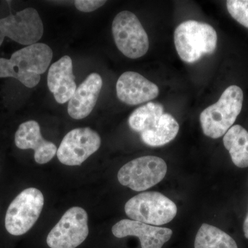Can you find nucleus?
Instances as JSON below:
<instances>
[{"label": "nucleus", "instance_id": "1", "mask_svg": "<svg viewBox=\"0 0 248 248\" xmlns=\"http://www.w3.org/2000/svg\"><path fill=\"white\" fill-rule=\"evenodd\" d=\"M53 53L49 46L36 43L17 50L11 58H0V78H14L27 88L35 87L48 69Z\"/></svg>", "mask_w": 248, "mask_h": 248}, {"label": "nucleus", "instance_id": "2", "mask_svg": "<svg viewBox=\"0 0 248 248\" xmlns=\"http://www.w3.org/2000/svg\"><path fill=\"white\" fill-rule=\"evenodd\" d=\"M130 128L139 133L143 143L152 147L162 146L177 137L179 125L170 114L165 113L159 103L148 102L129 117Z\"/></svg>", "mask_w": 248, "mask_h": 248}, {"label": "nucleus", "instance_id": "3", "mask_svg": "<svg viewBox=\"0 0 248 248\" xmlns=\"http://www.w3.org/2000/svg\"><path fill=\"white\" fill-rule=\"evenodd\" d=\"M174 40L179 58L186 63H195L203 55H211L217 48L216 31L210 24L198 21L179 24L174 31Z\"/></svg>", "mask_w": 248, "mask_h": 248}, {"label": "nucleus", "instance_id": "4", "mask_svg": "<svg viewBox=\"0 0 248 248\" xmlns=\"http://www.w3.org/2000/svg\"><path fill=\"white\" fill-rule=\"evenodd\" d=\"M244 93L239 86H229L221 94L218 102L205 108L200 115L204 135L218 139L226 135L232 127L241 112Z\"/></svg>", "mask_w": 248, "mask_h": 248}, {"label": "nucleus", "instance_id": "5", "mask_svg": "<svg viewBox=\"0 0 248 248\" xmlns=\"http://www.w3.org/2000/svg\"><path fill=\"white\" fill-rule=\"evenodd\" d=\"M125 212L134 221L151 226H161L172 221L177 213V205L157 192H145L126 202Z\"/></svg>", "mask_w": 248, "mask_h": 248}, {"label": "nucleus", "instance_id": "6", "mask_svg": "<svg viewBox=\"0 0 248 248\" xmlns=\"http://www.w3.org/2000/svg\"><path fill=\"white\" fill-rule=\"evenodd\" d=\"M45 204L40 190L30 187L23 190L10 204L5 227L10 234L20 236L30 231L38 219Z\"/></svg>", "mask_w": 248, "mask_h": 248}, {"label": "nucleus", "instance_id": "7", "mask_svg": "<svg viewBox=\"0 0 248 248\" xmlns=\"http://www.w3.org/2000/svg\"><path fill=\"white\" fill-rule=\"evenodd\" d=\"M112 32L116 46L127 58H140L148 52V36L133 13L124 11L117 14L112 22Z\"/></svg>", "mask_w": 248, "mask_h": 248}, {"label": "nucleus", "instance_id": "8", "mask_svg": "<svg viewBox=\"0 0 248 248\" xmlns=\"http://www.w3.org/2000/svg\"><path fill=\"white\" fill-rule=\"evenodd\" d=\"M167 172L164 159L155 156H145L132 160L122 166L117 178L122 186L134 191H145L159 184Z\"/></svg>", "mask_w": 248, "mask_h": 248}, {"label": "nucleus", "instance_id": "9", "mask_svg": "<svg viewBox=\"0 0 248 248\" xmlns=\"http://www.w3.org/2000/svg\"><path fill=\"white\" fill-rule=\"evenodd\" d=\"M43 35V22L33 8L0 19V46L6 37L27 46L38 43Z\"/></svg>", "mask_w": 248, "mask_h": 248}, {"label": "nucleus", "instance_id": "10", "mask_svg": "<svg viewBox=\"0 0 248 248\" xmlns=\"http://www.w3.org/2000/svg\"><path fill=\"white\" fill-rule=\"evenodd\" d=\"M88 215L80 207L68 209L47 236L50 248H76L89 235Z\"/></svg>", "mask_w": 248, "mask_h": 248}, {"label": "nucleus", "instance_id": "11", "mask_svg": "<svg viewBox=\"0 0 248 248\" xmlns=\"http://www.w3.org/2000/svg\"><path fill=\"white\" fill-rule=\"evenodd\" d=\"M101 146L99 134L90 128L73 129L65 135L57 152L59 161L66 166H81Z\"/></svg>", "mask_w": 248, "mask_h": 248}, {"label": "nucleus", "instance_id": "12", "mask_svg": "<svg viewBox=\"0 0 248 248\" xmlns=\"http://www.w3.org/2000/svg\"><path fill=\"white\" fill-rule=\"evenodd\" d=\"M119 99L130 106L150 102L159 95V89L140 73L127 71L120 77L116 84Z\"/></svg>", "mask_w": 248, "mask_h": 248}, {"label": "nucleus", "instance_id": "13", "mask_svg": "<svg viewBox=\"0 0 248 248\" xmlns=\"http://www.w3.org/2000/svg\"><path fill=\"white\" fill-rule=\"evenodd\" d=\"M112 232L117 238L137 236L141 248H161L172 235V230L160 228L132 219H122L114 225Z\"/></svg>", "mask_w": 248, "mask_h": 248}, {"label": "nucleus", "instance_id": "14", "mask_svg": "<svg viewBox=\"0 0 248 248\" xmlns=\"http://www.w3.org/2000/svg\"><path fill=\"white\" fill-rule=\"evenodd\" d=\"M15 143L19 149L33 150L34 158L39 164L49 162L58 152L55 143L42 138L40 125L34 120L28 121L19 125L15 136Z\"/></svg>", "mask_w": 248, "mask_h": 248}, {"label": "nucleus", "instance_id": "15", "mask_svg": "<svg viewBox=\"0 0 248 248\" xmlns=\"http://www.w3.org/2000/svg\"><path fill=\"white\" fill-rule=\"evenodd\" d=\"M47 84L57 102L63 104L69 102L77 89L73 62L69 56L62 57L50 66Z\"/></svg>", "mask_w": 248, "mask_h": 248}, {"label": "nucleus", "instance_id": "16", "mask_svg": "<svg viewBox=\"0 0 248 248\" xmlns=\"http://www.w3.org/2000/svg\"><path fill=\"white\" fill-rule=\"evenodd\" d=\"M103 80L98 73H91L77 88L68 102V113L74 120H82L91 113L102 90Z\"/></svg>", "mask_w": 248, "mask_h": 248}, {"label": "nucleus", "instance_id": "17", "mask_svg": "<svg viewBox=\"0 0 248 248\" xmlns=\"http://www.w3.org/2000/svg\"><path fill=\"white\" fill-rule=\"evenodd\" d=\"M225 148L229 151L232 161L237 167H248V132L241 125H234L223 138Z\"/></svg>", "mask_w": 248, "mask_h": 248}, {"label": "nucleus", "instance_id": "18", "mask_svg": "<svg viewBox=\"0 0 248 248\" xmlns=\"http://www.w3.org/2000/svg\"><path fill=\"white\" fill-rule=\"evenodd\" d=\"M195 248H238L236 241L219 228L203 223L196 236Z\"/></svg>", "mask_w": 248, "mask_h": 248}, {"label": "nucleus", "instance_id": "19", "mask_svg": "<svg viewBox=\"0 0 248 248\" xmlns=\"http://www.w3.org/2000/svg\"><path fill=\"white\" fill-rule=\"evenodd\" d=\"M226 6L232 17L248 29V0H228Z\"/></svg>", "mask_w": 248, "mask_h": 248}, {"label": "nucleus", "instance_id": "20", "mask_svg": "<svg viewBox=\"0 0 248 248\" xmlns=\"http://www.w3.org/2000/svg\"><path fill=\"white\" fill-rule=\"evenodd\" d=\"M105 3H107V1L104 0H76L74 1L76 9L84 13L96 11L104 6Z\"/></svg>", "mask_w": 248, "mask_h": 248}, {"label": "nucleus", "instance_id": "21", "mask_svg": "<svg viewBox=\"0 0 248 248\" xmlns=\"http://www.w3.org/2000/svg\"><path fill=\"white\" fill-rule=\"evenodd\" d=\"M243 228H244L245 236H246V239H248V213L247 215H246V218H245Z\"/></svg>", "mask_w": 248, "mask_h": 248}]
</instances>
